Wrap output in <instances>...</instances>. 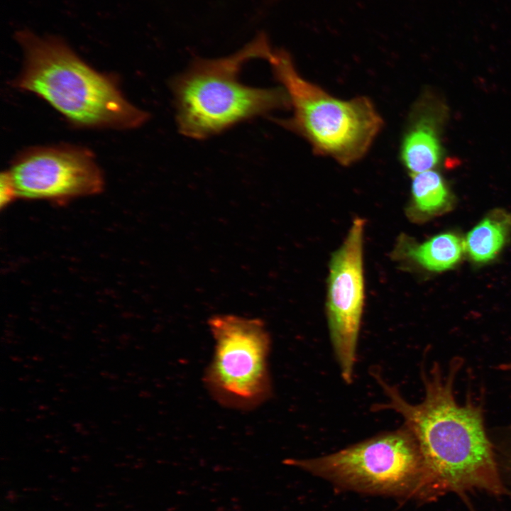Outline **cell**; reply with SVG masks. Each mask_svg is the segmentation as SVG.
I'll use <instances>...</instances> for the list:
<instances>
[{"instance_id": "cell-4", "label": "cell", "mask_w": 511, "mask_h": 511, "mask_svg": "<svg viewBox=\"0 0 511 511\" xmlns=\"http://www.w3.org/2000/svg\"><path fill=\"white\" fill-rule=\"evenodd\" d=\"M275 78L285 91L292 109L275 121L304 138L317 154L342 165L361 159L383 126V120L366 97L343 100L304 79L290 53L273 50L268 60Z\"/></svg>"}, {"instance_id": "cell-5", "label": "cell", "mask_w": 511, "mask_h": 511, "mask_svg": "<svg viewBox=\"0 0 511 511\" xmlns=\"http://www.w3.org/2000/svg\"><path fill=\"white\" fill-rule=\"evenodd\" d=\"M285 463L339 487L380 495L419 497L424 475L419 448L404 424L328 455Z\"/></svg>"}, {"instance_id": "cell-8", "label": "cell", "mask_w": 511, "mask_h": 511, "mask_svg": "<svg viewBox=\"0 0 511 511\" xmlns=\"http://www.w3.org/2000/svg\"><path fill=\"white\" fill-rule=\"evenodd\" d=\"M17 197L62 204L100 193L104 176L92 153L69 145L35 147L19 154L8 170Z\"/></svg>"}, {"instance_id": "cell-10", "label": "cell", "mask_w": 511, "mask_h": 511, "mask_svg": "<svg viewBox=\"0 0 511 511\" xmlns=\"http://www.w3.org/2000/svg\"><path fill=\"white\" fill-rule=\"evenodd\" d=\"M464 250V241L453 233H439L422 243L401 233L390 256L402 267H416L435 273L454 266Z\"/></svg>"}, {"instance_id": "cell-13", "label": "cell", "mask_w": 511, "mask_h": 511, "mask_svg": "<svg viewBox=\"0 0 511 511\" xmlns=\"http://www.w3.org/2000/svg\"><path fill=\"white\" fill-rule=\"evenodd\" d=\"M16 198H18L16 192L9 170L2 172L0 179L1 208L7 207Z\"/></svg>"}, {"instance_id": "cell-11", "label": "cell", "mask_w": 511, "mask_h": 511, "mask_svg": "<svg viewBox=\"0 0 511 511\" xmlns=\"http://www.w3.org/2000/svg\"><path fill=\"white\" fill-rule=\"evenodd\" d=\"M411 177L410 199L405 208L411 221H425L448 209L451 193L438 171L430 170Z\"/></svg>"}, {"instance_id": "cell-7", "label": "cell", "mask_w": 511, "mask_h": 511, "mask_svg": "<svg viewBox=\"0 0 511 511\" xmlns=\"http://www.w3.org/2000/svg\"><path fill=\"white\" fill-rule=\"evenodd\" d=\"M366 221L356 217L331 256L326 297L330 341L343 380H353L365 302L363 241Z\"/></svg>"}, {"instance_id": "cell-9", "label": "cell", "mask_w": 511, "mask_h": 511, "mask_svg": "<svg viewBox=\"0 0 511 511\" xmlns=\"http://www.w3.org/2000/svg\"><path fill=\"white\" fill-rule=\"evenodd\" d=\"M444 114L442 106L426 94L412 108L400 147V160L411 176L434 170L440 163Z\"/></svg>"}, {"instance_id": "cell-15", "label": "cell", "mask_w": 511, "mask_h": 511, "mask_svg": "<svg viewBox=\"0 0 511 511\" xmlns=\"http://www.w3.org/2000/svg\"><path fill=\"white\" fill-rule=\"evenodd\" d=\"M500 368L501 370H511V362L507 363L502 364V365L500 366Z\"/></svg>"}, {"instance_id": "cell-2", "label": "cell", "mask_w": 511, "mask_h": 511, "mask_svg": "<svg viewBox=\"0 0 511 511\" xmlns=\"http://www.w3.org/2000/svg\"><path fill=\"white\" fill-rule=\"evenodd\" d=\"M15 36L23 62L13 86L43 99L75 125L130 129L148 120L113 77L90 67L62 38L28 29Z\"/></svg>"}, {"instance_id": "cell-1", "label": "cell", "mask_w": 511, "mask_h": 511, "mask_svg": "<svg viewBox=\"0 0 511 511\" xmlns=\"http://www.w3.org/2000/svg\"><path fill=\"white\" fill-rule=\"evenodd\" d=\"M462 364L461 358H454L446 373L436 363L429 370L422 368L424 397L414 405L385 381L379 370H370L387 397L372 410L400 414L419 448L424 465L421 498L473 490L500 494L503 490L481 406L471 397L459 404L455 397L454 383Z\"/></svg>"}, {"instance_id": "cell-14", "label": "cell", "mask_w": 511, "mask_h": 511, "mask_svg": "<svg viewBox=\"0 0 511 511\" xmlns=\"http://www.w3.org/2000/svg\"><path fill=\"white\" fill-rule=\"evenodd\" d=\"M505 436L507 438L502 444L500 449L501 462L505 471L511 476V427Z\"/></svg>"}, {"instance_id": "cell-3", "label": "cell", "mask_w": 511, "mask_h": 511, "mask_svg": "<svg viewBox=\"0 0 511 511\" xmlns=\"http://www.w3.org/2000/svg\"><path fill=\"white\" fill-rule=\"evenodd\" d=\"M273 50L267 35L261 33L226 57L194 58L170 82L180 133L205 139L241 121L290 108L281 86L253 87L239 78L245 63L257 58L268 60Z\"/></svg>"}, {"instance_id": "cell-6", "label": "cell", "mask_w": 511, "mask_h": 511, "mask_svg": "<svg viewBox=\"0 0 511 511\" xmlns=\"http://www.w3.org/2000/svg\"><path fill=\"white\" fill-rule=\"evenodd\" d=\"M214 340L204 385L211 397L226 407L249 410L272 395L268 368L270 337L264 322L232 314L211 317Z\"/></svg>"}, {"instance_id": "cell-12", "label": "cell", "mask_w": 511, "mask_h": 511, "mask_svg": "<svg viewBox=\"0 0 511 511\" xmlns=\"http://www.w3.org/2000/svg\"><path fill=\"white\" fill-rule=\"evenodd\" d=\"M510 231V214L495 209L468 232L464 241L465 250L473 261L488 262L502 250Z\"/></svg>"}]
</instances>
